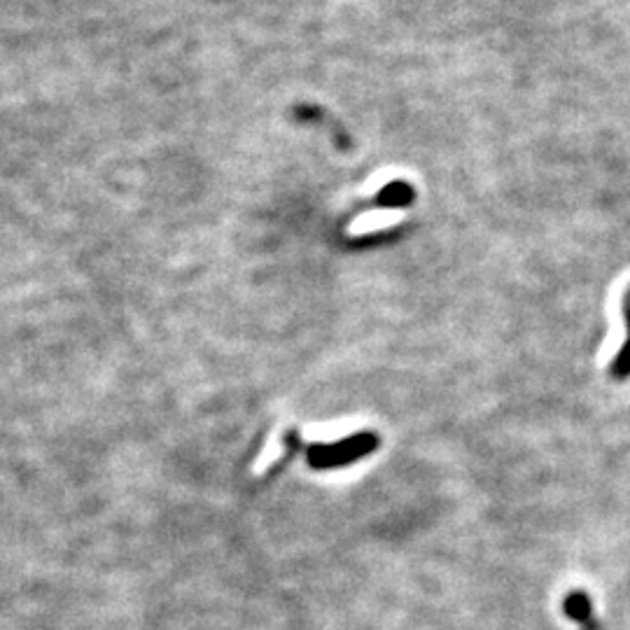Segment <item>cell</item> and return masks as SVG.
<instances>
[{
	"label": "cell",
	"mask_w": 630,
	"mask_h": 630,
	"mask_svg": "<svg viewBox=\"0 0 630 630\" xmlns=\"http://www.w3.org/2000/svg\"><path fill=\"white\" fill-rule=\"evenodd\" d=\"M563 612H565V616H570L572 621H577L579 626H584V630H598V621H595V612H593V602L584 591L567 593V598L563 602Z\"/></svg>",
	"instance_id": "obj_3"
},
{
	"label": "cell",
	"mask_w": 630,
	"mask_h": 630,
	"mask_svg": "<svg viewBox=\"0 0 630 630\" xmlns=\"http://www.w3.org/2000/svg\"><path fill=\"white\" fill-rule=\"evenodd\" d=\"M378 446L376 432H360L355 437L341 439L336 444H320L308 448V462L318 469L327 467H341L348 462H355L364 458V455L374 453Z\"/></svg>",
	"instance_id": "obj_1"
},
{
	"label": "cell",
	"mask_w": 630,
	"mask_h": 630,
	"mask_svg": "<svg viewBox=\"0 0 630 630\" xmlns=\"http://www.w3.org/2000/svg\"><path fill=\"white\" fill-rule=\"evenodd\" d=\"M621 311H623V320H626V341L619 348V353L614 355L612 364H609V376L614 381H628L630 378V285L626 287L621 299Z\"/></svg>",
	"instance_id": "obj_2"
}]
</instances>
